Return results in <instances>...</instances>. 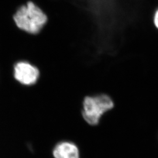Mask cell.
I'll list each match as a JSON object with an SVG mask.
<instances>
[{
  "mask_svg": "<svg viewBox=\"0 0 158 158\" xmlns=\"http://www.w3.org/2000/svg\"><path fill=\"white\" fill-rule=\"evenodd\" d=\"M114 107L115 102L108 94L87 95L82 101L81 114L87 124L95 127L99 124L102 117Z\"/></svg>",
  "mask_w": 158,
  "mask_h": 158,
  "instance_id": "6da1fadb",
  "label": "cell"
},
{
  "mask_svg": "<svg viewBox=\"0 0 158 158\" xmlns=\"http://www.w3.org/2000/svg\"><path fill=\"white\" fill-rule=\"evenodd\" d=\"M17 28L27 34H38L45 25L48 17L42 10L32 1L19 6L13 15Z\"/></svg>",
  "mask_w": 158,
  "mask_h": 158,
  "instance_id": "7a4b0ae2",
  "label": "cell"
},
{
  "mask_svg": "<svg viewBox=\"0 0 158 158\" xmlns=\"http://www.w3.org/2000/svg\"><path fill=\"white\" fill-rule=\"evenodd\" d=\"M12 73L14 79L24 87L36 85L40 77V69L27 60H19L15 63Z\"/></svg>",
  "mask_w": 158,
  "mask_h": 158,
  "instance_id": "3957f363",
  "label": "cell"
},
{
  "mask_svg": "<svg viewBox=\"0 0 158 158\" xmlns=\"http://www.w3.org/2000/svg\"><path fill=\"white\" fill-rule=\"evenodd\" d=\"M52 154L53 158H81L79 146L69 140L57 142L53 147Z\"/></svg>",
  "mask_w": 158,
  "mask_h": 158,
  "instance_id": "277c9868",
  "label": "cell"
},
{
  "mask_svg": "<svg viewBox=\"0 0 158 158\" xmlns=\"http://www.w3.org/2000/svg\"><path fill=\"white\" fill-rule=\"evenodd\" d=\"M152 23L155 28L158 31V8L153 14Z\"/></svg>",
  "mask_w": 158,
  "mask_h": 158,
  "instance_id": "5b68a950",
  "label": "cell"
}]
</instances>
